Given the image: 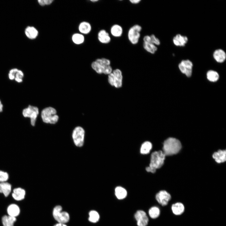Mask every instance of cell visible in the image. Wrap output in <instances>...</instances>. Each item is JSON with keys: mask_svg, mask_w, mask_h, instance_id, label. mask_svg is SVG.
<instances>
[{"mask_svg": "<svg viewBox=\"0 0 226 226\" xmlns=\"http://www.w3.org/2000/svg\"><path fill=\"white\" fill-rule=\"evenodd\" d=\"M91 67L94 70L99 74L109 75L112 71L110 60L105 58L96 59L92 63Z\"/></svg>", "mask_w": 226, "mask_h": 226, "instance_id": "obj_1", "label": "cell"}, {"mask_svg": "<svg viewBox=\"0 0 226 226\" xmlns=\"http://www.w3.org/2000/svg\"><path fill=\"white\" fill-rule=\"evenodd\" d=\"M165 156L161 151L153 152L151 156L149 166L146 168V170L148 172L155 173L157 169L160 168L163 164Z\"/></svg>", "mask_w": 226, "mask_h": 226, "instance_id": "obj_2", "label": "cell"}, {"mask_svg": "<svg viewBox=\"0 0 226 226\" xmlns=\"http://www.w3.org/2000/svg\"><path fill=\"white\" fill-rule=\"evenodd\" d=\"M181 145L178 139L173 137L169 138L163 143V152L166 155L177 153L180 150Z\"/></svg>", "mask_w": 226, "mask_h": 226, "instance_id": "obj_3", "label": "cell"}, {"mask_svg": "<svg viewBox=\"0 0 226 226\" xmlns=\"http://www.w3.org/2000/svg\"><path fill=\"white\" fill-rule=\"evenodd\" d=\"M41 117L45 123L51 124L56 123L59 120L56 110L53 107H46L42 110L41 112Z\"/></svg>", "mask_w": 226, "mask_h": 226, "instance_id": "obj_4", "label": "cell"}, {"mask_svg": "<svg viewBox=\"0 0 226 226\" xmlns=\"http://www.w3.org/2000/svg\"><path fill=\"white\" fill-rule=\"evenodd\" d=\"M85 131L81 126L76 127L72 133V138L75 145L78 147H82L84 143Z\"/></svg>", "mask_w": 226, "mask_h": 226, "instance_id": "obj_5", "label": "cell"}, {"mask_svg": "<svg viewBox=\"0 0 226 226\" xmlns=\"http://www.w3.org/2000/svg\"><path fill=\"white\" fill-rule=\"evenodd\" d=\"M122 75L121 71L116 69L108 75V81L111 86L120 88L122 85Z\"/></svg>", "mask_w": 226, "mask_h": 226, "instance_id": "obj_6", "label": "cell"}, {"mask_svg": "<svg viewBox=\"0 0 226 226\" xmlns=\"http://www.w3.org/2000/svg\"><path fill=\"white\" fill-rule=\"evenodd\" d=\"M142 27L139 25H133L129 29L128 32V38L130 42L133 45L137 44L138 42L140 37V32Z\"/></svg>", "mask_w": 226, "mask_h": 226, "instance_id": "obj_7", "label": "cell"}, {"mask_svg": "<svg viewBox=\"0 0 226 226\" xmlns=\"http://www.w3.org/2000/svg\"><path fill=\"white\" fill-rule=\"evenodd\" d=\"M39 114L38 108L36 106L31 105H29L22 111V114L24 117L29 118L30 119V124L33 126L35 125Z\"/></svg>", "mask_w": 226, "mask_h": 226, "instance_id": "obj_8", "label": "cell"}, {"mask_svg": "<svg viewBox=\"0 0 226 226\" xmlns=\"http://www.w3.org/2000/svg\"><path fill=\"white\" fill-rule=\"evenodd\" d=\"M62 207L60 206H56L54 209L53 215L54 218L59 223H65L69 219L68 213L66 212H62Z\"/></svg>", "mask_w": 226, "mask_h": 226, "instance_id": "obj_9", "label": "cell"}, {"mask_svg": "<svg viewBox=\"0 0 226 226\" xmlns=\"http://www.w3.org/2000/svg\"><path fill=\"white\" fill-rule=\"evenodd\" d=\"M193 67L192 62L188 59L182 60L178 65L180 72L188 77L191 76Z\"/></svg>", "mask_w": 226, "mask_h": 226, "instance_id": "obj_10", "label": "cell"}, {"mask_svg": "<svg viewBox=\"0 0 226 226\" xmlns=\"http://www.w3.org/2000/svg\"><path fill=\"white\" fill-rule=\"evenodd\" d=\"M155 198L158 203L162 206H166L171 199L169 193L165 190H161L158 192L155 195Z\"/></svg>", "mask_w": 226, "mask_h": 226, "instance_id": "obj_11", "label": "cell"}, {"mask_svg": "<svg viewBox=\"0 0 226 226\" xmlns=\"http://www.w3.org/2000/svg\"><path fill=\"white\" fill-rule=\"evenodd\" d=\"M134 217L137 226H147L148 225L149 219L146 213L144 211L141 210L137 211Z\"/></svg>", "mask_w": 226, "mask_h": 226, "instance_id": "obj_12", "label": "cell"}, {"mask_svg": "<svg viewBox=\"0 0 226 226\" xmlns=\"http://www.w3.org/2000/svg\"><path fill=\"white\" fill-rule=\"evenodd\" d=\"M24 76L23 72L16 68H13L10 70L8 77L11 80L14 79L18 83H20L23 81Z\"/></svg>", "mask_w": 226, "mask_h": 226, "instance_id": "obj_13", "label": "cell"}, {"mask_svg": "<svg viewBox=\"0 0 226 226\" xmlns=\"http://www.w3.org/2000/svg\"><path fill=\"white\" fill-rule=\"evenodd\" d=\"M188 37L180 34H177L174 37L173 42L174 45L177 46L183 47L187 43Z\"/></svg>", "mask_w": 226, "mask_h": 226, "instance_id": "obj_14", "label": "cell"}, {"mask_svg": "<svg viewBox=\"0 0 226 226\" xmlns=\"http://www.w3.org/2000/svg\"><path fill=\"white\" fill-rule=\"evenodd\" d=\"M213 56L217 62L222 63L226 59V53L223 50L218 49L213 52Z\"/></svg>", "mask_w": 226, "mask_h": 226, "instance_id": "obj_15", "label": "cell"}, {"mask_svg": "<svg viewBox=\"0 0 226 226\" xmlns=\"http://www.w3.org/2000/svg\"><path fill=\"white\" fill-rule=\"evenodd\" d=\"M99 41L103 44H108L111 41V38L109 33L105 30H100L98 34Z\"/></svg>", "mask_w": 226, "mask_h": 226, "instance_id": "obj_16", "label": "cell"}, {"mask_svg": "<svg viewBox=\"0 0 226 226\" xmlns=\"http://www.w3.org/2000/svg\"><path fill=\"white\" fill-rule=\"evenodd\" d=\"M25 195V190L20 187H18L13 190L12 193L13 197L17 201H20L24 198Z\"/></svg>", "mask_w": 226, "mask_h": 226, "instance_id": "obj_17", "label": "cell"}, {"mask_svg": "<svg viewBox=\"0 0 226 226\" xmlns=\"http://www.w3.org/2000/svg\"><path fill=\"white\" fill-rule=\"evenodd\" d=\"M171 209L174 214L176 215H180L183 213L185 207L182 203L177 202L172 204Z\"/></svg>", "mask_w": 226, "mask_h": 226, "instance_id": "obj_18", "label": "cell"}, {"mask_svg": "<svg viewBox=\"0 0 226 226\" xmlns=\"http://www.w3.org/2000/svg\"><path fill=\"white\" fill-rule=\"evenodd\" d=\"M25 33L28 38L33 40L37 37L38 35V32L35 27L28 26L25 29Z\"/></svg>", "mask_w": 226, "mask_h": 226, "instance_id": "obj_19", "label": "cell"}, {"mask_svg": "<svg viewBox=\"0 0 226 226\" xmlns=\"http://www.w3.org/2000/svg\"><path fill=\"white\" fill-rule=\"evenodd\" d=\"M213 158L218 163H223L226 159V152L225 150H219L215 152L213 155Z\"/></svg>", "mask_w": 226, "mask_h": 226, "instance_id": "obj_20", "label": "cell"}, {"mask_svg": "<svg viewBox=\"0 0 226 226\" xmlns=\"http://www.w3.org/2000/svg\"><path fill=\"white\" fill-rule=\"evenodd\" d=\"M12 190L11 184L7 182H0V193L3 194L5 196H8Z\"/></svg>", "mask_w": 226, "mask_h": 226, "instance_id": "obj_21", "label": "cell"}, {"mask_svg": "<svg viewBox=\"0 0 226 226\" xmlns=\"http://www.w3.org/2000/svg\"><path fill=\"white\" fill-rule=\"evenodd\" d=\"M123 32V30L122 27L118 24H114L110 28V33L114 37H121L122 34Z\"/></svg>", "mask_w": 226, "mask_h": 226, "instance_id": "obj_22", "label": "cell"}, {"mask_svg": "<svg viewBox=\"0 0 226 226\" xmlns=\"http://www.w3.org/2000/svg\"><path fill=\"white\" fill-rule=\"evenodd\" d=\"M20 209L18 205L15 204H11L8 207L7 213L9 216L16 217L19 214Z\"/></svg>", "mask_w": 226, "mask_h": 226, "instance_id": "obj_23", "label": "cell"}, {"mask_svg": "<svg viewBox=\"0 0 226 226\" xmlns=\"http://www.w3.org/2000/svg\"><path fill=\"white\" fill-rule=\"evenodd\" d=\"M115 195L119 200H122L126 197L127 195L126 190L124 188L118 186L116 187L115 190Z\"/></svg>", "mask_w": 226, "mask_h": 226, "instance_id": "obj_24", "label": "cell"}, {"mask_svg": "<svg viewBox=\"0 0 226 226\" xmlns=\"http://www.w3.org/2000/svg\"><path fill=\"white\" fill-rule=\"evenodd\" d=\"M91 27L90 24L88 22L83 21L81 22L79 25L78 30L81 33L87 34L91 31Z\"/></svg>", "mask_w": 226, "mask_h": 226, "instance_id": "obj_25", "label": "cell"}, {"mask_svg": "<svg viewBox=\"0 0 226 226\" xmlns=\"http://www.w3.org/2000/svg\"><path fill=\"white\" fill-rule=\"evenodd\" d=\"M16 221L15 217L5 215L2 218V222L3 226H14Z\"/></svg>", "mask_w": 226, "mask_h": 226, "instance_id": "obj_26", "label": "cell"}, {"mask_svg": "<svg viewBox=\"0 0 226 226\" xmlns=\"http://www.w3.org/2000/svg\"><path fill=\"white\" fill-rule=\"evenodd\" d=\"M148 213L149 217L151 219H155L159 216L160 211L158 207L153 206L149 209Z\"/></svg>", "mask_w": 226, "mask_h": 226, "instance_id": "obj_27", "label": "cell"}, {"mask_svg": "<svg viewBox=\"0 0 226 226\" xmlns=\"http://www.w3.org/2000/svg\"><path fill=\"white\" fill-rule=\"evenodd\" d=\"M207 77L209 81L214 82L218 80L219 75L216 71L213 70H210L207 72Z\"/></svg>", "mask_w": 226, "mask_h": 226, "instance_id": "obj_28", "label": "cell"}, {"mask_svg": "<svg viewBox=\"0 0 226 226\" xmlns=\"http://www.w3.org/2000/svg\"><path fill=\"white\" fill-rule=\"evenodd\" d=\"M143 48L148 52L154 54L158 50L157 46L151 43L143 42Z\"/></svg>", "mask_w": 226, "mask_h": 226, "instance_id": "obj_29", "label": "cell"}, {"mask_svg": "<svg viewBox=\"0 0 226 226\" xmlns=\"http://www.w3.org/2000/svg\"><path fill=\"white\" fill-rule=\"evenodd\" d=\"M152 144L149 141H146L142 144L140 148V153L143 154L149 153L152 148Z\"/></svg>", "mask_w": 226, "mask_h": 226, "instance_id": "obj_30", "label": "cell"}, {"mask_svg": "<svg viewBox=\"0 0 226 226\" xmlns=\"http://www.w3.org/2000/svg\"><path fill=\"white\" fill-rule=\"evenodd\" d=\"M72 40L75 44L79 45L83 43L84 40L83 35L79 33H75L72 36Z\"/></svg>", "mask_w": 226, "mask_h": 226, "instance_id": "obj_31", "label": "cell"}, {"mask_svg": "<svg viewBox=\"0 0 226 226\" xmlns=\"http://www.w3.org/2000/svg\"><path fill=\"white\" fill-rule=\"evenodd\" d=\"M89 220L93 223L98 222L100 218V215L96 211L92 210L90 212L89 214Z\"/></svg>", "mask_w": 226, "mask_h": 226, "instance_id": "obj_32", "label": "cell"}, {"mask_svg": "<svg viewBox=\"0 0 226 226\" xmlns=\"http://www.w3.org/2000/svg\"><path fill=\"white\" fill-rule=\"evenodd\" d=\"M9 178V175L8 172L0 170V182H7Z\"/></svg>", "mask_w": 226, "mask_h": 226, "instance_id": "obj_33", "label": "cell"}, {"mask_svg": "<svg viewBox=\"0 0 226 226\" xmlns=\"http://www.w3.org/2000/svg\"><path fill=\"white\" fill-rule=\"evenodd\" d=\"M151 37V42L155 45L159 46L160 44V41L158 38L154 34L150 35Z\"/></svg>", "mask_w": 226, "mask_h": 226, "instance_id": "obj_34", "label": "cell"}, {"mask_svg": "<svg viewBox=\"0 0 226 226\" xmlns=\"http://www.w3.org/2000/svg\"><path fill=\"white\" fill-rule=\"evenodd\" d=\"M53 1V0H38V2L40 5L43 6L51 4Z\"/></svg>", "mask_w": 226, "mask_h": 226, "instance_id": "obj_35", "label": "cell"}, {"mask_svg": "<svg viewBox=\"0 0 226 226\" xmlns=\"http://www.w3.org/2000/svg\"><path fill=\"white\" fill-rule=\"evenodd\" d=\"M143 42L151 43V37L150 35H146L143 38Z\"/></svg>", "mask_w": 226, "mask_h": 226, "instance_id": "obj_36", "label": "cell"}, {"mask_svg": "<svg viewBox=\"0 0 226 226\" xmlns=\"http://www.w3.org/2000/svg\"><path fill=\"white\" fill-rule=\"evenodd\" d=\"M130 2L133 4H137L139 3L141 1V0H130Z\"/></svg>", "mask_w": 226, "mask_h": 226, "instance_id": "obj_37", "label": "cell"}, {"mask_svg": "<svg viewBox=\"0 0 226 226\" xmlns=\"http://www.w3.org/2000/svg\"><path fill=\"white\" fill-rule=\"evenodd\" d=\"M3 105L0 100V112H2L3 110Z\"/></svg>", "mask_w": 226, "mask_h": 226, "instance_id": "obj_38", "label": "cell"}, {"mask_svg": "<svg viewBox=\"0 0 226 226\" xmlns=\"http://www.w3.org/2000/svg\"><path fill=\"white\" fill-rule=\"evenodd\" d=\"M54 226H67L64 223H59Z\"/></svg>", "mask_w": 226, "mask_h": 226, "instance_id": "obj_39", "label": "cell"}, {"mask_svg": "<svg viewBox=\"0 0 226 226\" xmlns=\"http://www.w3.org/2000/svg\"><path fill=\"white\" fill-rule=\"evenodd\" d=\"M98 0H91V1L93 2H97L98 1Z\"/></svg>", "mask_w": 226, "mask_h": 226, "instance_id": "obj_40", "label": "cell"}]
</instances>
